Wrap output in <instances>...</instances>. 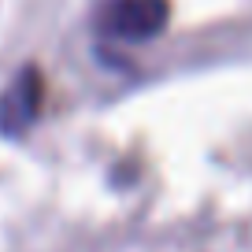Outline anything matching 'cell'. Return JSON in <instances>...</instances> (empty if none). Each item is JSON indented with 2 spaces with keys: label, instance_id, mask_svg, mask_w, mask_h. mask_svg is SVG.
I'll list each match as a JSON object with an SVG mask.
<instances>
[{
  "label": "cell",
  "instance_id": "6da1fadb",
  "mask_svg": "<svg viewBox=\"0 0 252 252\" xmlns=\"http://www.w3.org/2000/svg\"><path fill=\"white\" fill-rule=\"evenodd\" d=\"M167 0H108L104 8V30L115 41H152L167 26Z\"/></svg>",
  "mask_w": 252,
  "mask_h": 252
},
{
  "label": "cell",
  "instance_id": "7a4b0ae2",
  "mask_svg": "<svg viewBox=\"0 0 252 252\" xmlns=\"http://www.w3.org/2000/svg\"><path fill=\"white\" fill-rule=\"evenodd\" d=\"M37 111H41V74L33 67H23L0 93V134L23 137L33 126Z\"/></svg>",
  "mask_w": 252,
  "mask_h": 252
}]
</instances>
